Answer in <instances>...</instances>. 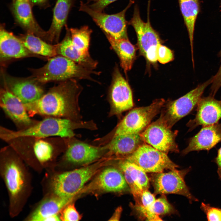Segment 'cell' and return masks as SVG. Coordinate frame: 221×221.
Returning a JSON list of instances; mask_svg holds the SVG:
<instances>
[{"label": "cell", "mask_w": 221, "mask_h": 221, "mask_svg": "<svg viewBox=\"0 0 221 221\" xmlns=\"http://www.w3.org/2000/svg\"><path fill=\"white\" fill-rule=\"evenodd\" d=\"M69 30L72 42L75 46L83 52L89 54L92 30L87 25L82 26L80 28H71Z\"/></svg>", "instance_id": "f546056e"}, {"label": "cell", "mask_w": 221, "mask_h": 221, "mask_svg": "<svg viewBox=\"0 0 221 221\" xmlns=\"http://www.w3.org/2000/svg\"><path fill=\"white\" fill-rule=\"evenodd\" d=\"M200 207L206 215L208 221H221V208L204 202L201 203Z\"/></svg>", "instance_id": "d6a6232c"}, {"label": "cell", "mask_w": 221, "mask_h": 221, "mask_svg": "<svg viewBox=\"0 0 221 221\" xmlns=\"http://www.w3.org/2000/svg\"><path fill=\"white\" fill-rule=\"evenodd\" d=\"M48 0H29L31 5L42 6L45 4Z\"/></svg>", "instance_id": "60d3db41"}, {"label": "cell", "mask_w": 221, "mask_h": 221, "mask_svg": "<svg viewBox=\"0 0 221 221\" xmlns=\"http://www.w3.org/2000/svg\"><path fill=\"white\" fill-rule=\"evenodd\" d=\"M119 167L137 204H139L142 194L149 187V179L142 169L134 163L122 158Z\"/></svg>", "instance_id": "d6986e66"}, {"label": "cell", "mask_w": 221, "mask_h": 221, "mask_svg": "<svg viewBox=\"0 0 221 221\" xmlns=\"http://www.w3.org/2000/svg\"><path fill=\"white\" fill-rule=\"evenodd\" d=\"M82 128L94 130L97 127L92 121L83 122L48 117L29 127L17 131L7 130L3 128L1 130L0 136L3 140L7 141L23 138L39 139L56 136L71 138L75 135V130Z\"/></svg>", "instance_id": "3957f363"}, {"label": "cell", "mask_w": 221, "mask_h": 221, "mask_svg": "<svg viewBox=\"0 0 221 221\" xmlns=\"http://www.w3.org/2000/svg\"><path fill=\"white\" fill-rule=\"evenodd\" d=\"M214 161L217 165V173L219 179L221 180V147L218 150L217 156Z\"/></svg>", "instance_id": "f35d334b"}, {"label": "cell", "mask_w": 221, "mask_h": 221, "mask_svg": "<svg viewBox=\"0 0 221 221\" xmlns=\"http://www.w3.org/2000/svg\"><path fill=\"white\" fill-rule=\"evenodd\" d=\"M43 198L26 218V220L43 221L50 215L60 214L72 199L62 197L52 193L45 194Z\"/></svg>", "instance_id": "ffe728a7"}, {"label": "cell", "mask_w": 221, "mask_h": 221, "mask_svg": "<svg viewBox=\"0 0 221 221\" xmlns=\"http://www.w3.org/2000/svg\"><path fill=\"white\" fill-rule=\"evenodd\" d=\"M106 162L100 161L80 168L64 172L55 169L47 171L43 181L45 193H52L73 199Z\"/></svg>", "instance_id": "277c9868"}, {"label": "cell", "mask_w": 221, "mask_h": 221, "mask_svg": "<svg viewBox=\"0 0 221 221\" xmlns=\"http://www.w3.org/2000/svg\"><path fill=\"white\" fill-rule=\"evenodd\" d=\"M111 47L118 56L120 65L126 73L131 68L135 59L136 49L128 38L115 39L104 33Z\"/></svg>", "instance_id": "4316f807"}, {"label": "cell", "mask_w": 221, "mask_h": 221, "mask_svg": "<svg viewBox=\"0 0 221 221\" xmlns=\"http://www.w3.org/2000/svg\"><path fill=\"white\" fill-rule=\"evenodd\" d=\"M30 70L32 75L30 77L41 83L71 79L93 80L92 75L100 74L60 55L50 58L41 68Z\"/></svg>", "instance_id": "5b68a950"}, {"label": "cell", "mask_w": 221, "mask_h": 221, "mask_svg": "<svg viewBox=\"0 0 221 221\" xmlns=\"http://www.w3.org/2000/svg\"><path fill=\"white\" fill-rule=\"evenodd\" d=\"M165 102L163 99H156L149 106L132 109L110 133L99 139L100 142L105 144L114 137L119 135L140 134L159 113Z\"/></svg>", "instance_id": "8992f818"}, {"label": "cell", "mask_w": 221, "mask_h": 221, "mask_svg": "<svg viewBox=\"0 0 221 221\" xmlns=\"http://www.w3.org/2000/svg\"><path fill=\"white\" fill-rule=\"evenodd\" d=\"M123 158L134 163L146 173H159L165 169L172 170L179 167L167 154L145 143L133 153Z\"/></svg>", "instance_id": "ba28073f"}, {"label": "cell", "mask_w": 221, "mask_h": 221, "mask_svg": "<svg viewBox=\"0 0 221 221\" xmlns=\"http://www.w3.org/2000/svg\"><path fill=\"white\" fill-rule=\"evenodd\" d=\"M83 88L75 79L61 81L37 100L24 104L30 116L40 115L81 121L79 98Z\"/></svg>", "instance_id": "6da1fadb"}, {"label": "cell", "mask_w": 221, "mask_h": 221, "mask_svg": "<svg viewBox=\"0 0 221 221\" xmlns=\"http://www.w3.org/2000/svg\"><path fill=\"white\" fill-rule=\"evenodd\" d=\"M117 0H87L86 4L92 9L103 12L110 3Z\"/></svg>", "instance_id": "e575fe53"}, {"label": "cell", "mask_w": 221, "mask_h": 221, "mask_svg": "<svg viewBox=\"0 0 221 221\" xmlns=\"http://www.w3.org/2000/svg\"><path fill=\"white\" fill-rule=\"evenodd\" d=\"M156 200L153 194L148 190H145L143 191L142 194L139 204L150 211L151 207Z\"/></svg>", "instance_id": "8d00e7d4"}, {"label": "cell", "mask_w": 221, "mask_h": 221, "mask_svg": "<svg viewBox=\"0 0 221 221\" xmlns=\"http://www.w3.org/2000/svg\"><path fill=\"white\" fill-rule=\"evenodd\" d=\"M213 76L184 96L165 102L160 117L172 128L179 120L189 114L197 105L205 88L211 83Z\"/></svg>", "instance_id": "52a82bcc"}, {"label": "cell", "mask_w": 221, "mask_h": 221, "mask_svg": "<svg viewBox=\"0 0 221 221\" xmlns=\"http://www.w3.org/2000/svg\"><path fill=\"white\" fill-rule=\"evenodd\" d=\"M221 118V100H218L210 95L201 97L197 105L195 118L187 124L189 131L199 126H205L218 122Z\"/></svg>", "instance_id": "e0dca14e"}, {"label": "cell", "mask_w": 221, "mask_h": 221, "mask_svg": "<svg viewBox=\"0 0 221 221\" xmlns=\"http://www.w3.org/2000/svg\"><path fill=\"white\" fill-rule=\"evenodd\" d=\"M122 211V208L121 207H118L116 209L113 215L110 217L109 220H119L120 218Z\"/></svg>", "instance_id": "ab89813d"}, {"label": "cell", "mask_w": 221, "mask_h": 221, "mask_svg": "<svg viewBox=\"0 0 221 221\" xmlns=\"http://www.w3.org/2000/svg\"><path fill=\"white\" fill-rule=\"evenodd\" d=\"M31 5L29 0L13 1L12 10L15 19L27 33L33 34L46 41L47 32L35 19Z\"/></svg>", "instance_id": "7402d4cb"}, {"label": "cell", "mask_w": 221, "mask_h": 221, "mask_svg": "<svg viewBox=\"0 0 221 221\" xmlns=\"http://www.w3.org/2000/svg\"><path fill=\"white\" fill-rule=\"evenodd\" d=\"M133 17L128 23L134 28L137 37V43L140 54L149 61L157 59V48L161 43L160 37L152 27L149 21V10L146 22L141 19L137 5L134 8Z\"/></svg>", "instance_id": "30bf717a"}, {"label": "cell", "mask_w": 221, "mask_h": 221, "mask_svg": "<svg viewBox=\"0 0 221 221\" xmlns=\"http://www.w3.org/2000/svg\"><path fill=\"white\" fill-rule=\"evenodd\" d=\"M74 3V0H57L53 10L52 23L46 31V42L51 44L58 43L61 31L66 25Z\"/></svg>", "instance_id": "cb8c5ba5"}, {"label": "cell", "mask_w": 221, "mask_h": 221, "mask_svg": "<svg viewBox=\"0 0 221 221\" xmlns=\"http://www.w3.org/2000/svg\"><path fill=\"white\" fill-rule=\"evenodd\" d=\"M221 141V123L203 126L191 138L188 144L182 152L185 155L193 151H209Z\"/></svg>", "instance_id": "44dd1931"}, {"label": "cell", "mask_w": 221, "mask_h": 221, "mask_svg": "<svg viewBox=\"0 0 221 221\" xmlns=\"http://www.w3.org/2000/svg\"><path fill=\"white\" fill-rule=\"evenodd\" d=\"M0 104L5 114L22 129L36 123L30 118L24 104L7 89L1 90Z\"/></svg>", "instance_id": "2e32d148"}, {"label": "cell", "mask_w": 221, "mask_h": 221, "mask_svg": "<svg viewBox=\"0 0 221 221\" xmlns=\"http://www.w3.org/2000/svg\"><path fill=\"white\" fill-rule=\"evenodd\" d=\"M109 98L110 116L119 115L131 109L134 106L132 91L128 82L116 65L113 72Z\"/></svg>", "instance_id": "4fadbf2b"}, {"label": "cell", "mask_w": 221, "mask_h": 221, "mask_svg": "<svg viewBox=\"0 0 221 221\" xmlns=\"http://www.w3.org/2000/svg\"><path fill=\"white\" fill-rule=\"evenodd\" d=\"M13 0L14 1V0Z\"/></svg>", "instance_id": "b9f144b4"}, {"label": "cell", "mask_w": 221, "mask_h": 221, "mask_svg": "<svg viewBox=\"0 0 221 221\" xmlns=\"http://www.w3.org/2000/svg\"><path fill=\"white\" fill-rule=\"evenodd\" d=\"M221 64L219 70L216 74L213 76V80L211 87L210 95L214 96L221 87V51L220 52Z\"/></svg>", "instance_id": "74e56055"}, {"label": "cell", "mask_w": 221, "mask_h": 221, "mask_svg": "<svg viewBox=\"0 0 221 221\" xmlns=\"http://www.w3.org/2000/svg\"><path fill=\"white\" fill-rule=\"evenodd\" d=\"M60 215L62 221H79L81 218V215L76 210L74 204L71 202L64 207Z\"/></svg>", "instance_id": "1f68e13d"}, {"label": "cell", "mask_w": 221, "mask_h": 221, "mask_svg": "<svg viewBox=\"0 0 221 221\" xmlns=\"http://www.w3.org/2000/svg\"><path fill=\"white\" fill-rule=\"evenodd\" d=\"M25 163L17 153L7 149L1 153L0 173L8 192L9 213L12 218L22 211L33 189L32 176Z\"/></svg>", "instance_id": "7a4b0ae2"}, {"label": "cell", "mask_w": 221, "mask_h": 221, "mask_svg": "<svg viewBox=\"0 0 221 221\" xmlns=\"http://www.w3.org/2000/svg\"><path fill=\"white\" fill-rule=\"evenodd\" d=\"M157 61L162 64L168 63L173 59V55L172 51L161 43L157 45Z\"/></svg>", "instance_id": "836d02e7"}, {"label": "cell", "mask_w": 221, "mask_h": 221, "mask_svg": "<svg viewBox=\"0 0 221 221\" xmlns=\"http://www.w3.org/2000/svg\"><path fill=\"white\" fill-rule=\"evenodd\" d=\"M66 34L64 39L60 43L56 44L57 55L67 58L76 63L91 70L97 67L98 62L93 59L89 54L83 52L73 44L69 29L65 25Z\"/></svg>", "instance_id": "d4e9b609"}, {"label": "cell", "mask_w": 221, "mask_h": 221, "mask_svg": "<svg viewBox=\"0 0 221 221\" xmlns=\"http://www.w3.org/2000/svg\"><path fill=\"white\" fill-rule=\"evenodd\" d=\"M159 117L149 124L140 134L143 142L156 149L167 154L178 153L179 149L175 140L178 131H173Z\"/></svg>", "instance_id": "7c38bea8"}, {"label": "cell", "mask_w": 221, "mask_h": 221, "mask_svg": "<svg viewBox=\"0 0 221 221\" xmlns=\"http://www.w3.org/2000/svg\"><path fill=\"white\" fill-rule=\"evenodd\" d=\"M180 7L188 31L192 62L194 63L193 42L195 25L200 10L199 0H179Z\"/></svg>", "instance_id": "83f0119b"}, {"label": "cell", "mask_w": 221, "mask_h": 221, "mask_svg": "<svg viewBox=\"0 0 221 221\" xmlns=\"http://www.w3.org/2000/svg\"><path fill=\"white\" fill-rule=\"evenodd\" d=\"M134 2L133 0H130L127 6L120 12L108 14L103 12L95 11L80 1L79 10L89 15L104 33L108 34L117 39L128 38L127 22L125 14Z\"/></svg>", "instance_id": "9c48e42d"}, {"label": "cell", "mask_w": 221, "mask_h": 221, "mask_svg": "<svg viewBox=\"0 0 221 221\" xmlns=\"http://www.w3.org/2000/svg\"><path fill=\"white\" fill-rule=\"evenodd\" d=\"M36 55L29 50L21 40L6 30L3 25L0 30L1 60L18 59Z\"/></svg>", "instance_id": "603a6c76"}, {"label": "cell", "mask_w": 221, "mask_h": 221, "mask_svg": "<svg viewBox=\"0 0 221 221\" xmlns=\"http://www.w3.org/2000/svg\"><path fill=\"white\" fill-rule=\"evenodd\" d=\"M191 169L189 167L181 170L175 169L167 173H156L152 178L155 194H178L186 197L191 203L198 201L184 181L185 176Z\"/></svg>", "instance_id": "8fae6325"}, {"label": "cell", "mask_w": 221, "mask_h": 221, "mask_svg": "<svg viewBox=\"0 0 221 221\" xmlns=\"http://www.w3.org/2000/svg\"><path fill=\"white\" fill-rule=\"evenodd\" d=\"M19 37L25 47L35 54L49 57L57 55L56 44H50L33 34L27 33Z\"/></svg>", "instance_id": "f1b7e54d"}, {"label": "cell", "mask_w": 221, "mask_h": 221, "mask_svg": "<svg viewBox=\"0 0 221 221\" xmlns=\"http://www.w3.org/2000/svg\"><path fill=\"white\" fill-rule=\"evenodd\" d=\"M144 143L140 134H130L115 136L105 145L108 153L124 158L133 153Z\"/></svg>", "instance_id": "484cf974"}, {"label": "cell", "mask_w": 221, "mask_h": 221, "mask_svg": "<svg viewBox=\"0 0 221 221\" xmlns=\"http://www.w3.org/2000/svg\"><path fill=\"white\" fill-rule=\"evenodd\" d=\"M108 152L105 145L95 146L74 140L66 148L62 160L73 164H86L99 159Z\"/></svg>", "instance_id": "5bb4252c"}, {"label": "cell", "mask_w": 221, "mask_h": 221, "mask_svg": "<svg viewBox=\"0 0 221 221\" xmlns=\"http://www.w3.org/2000/svg\"><path fill=\"white\" fill-rule=\"evenodd\" d=\"M4 76L7 89L24 104L37 100L44 94V90L38 83H39L30 77L23 79L5 74Z\"/></svg>", "instance_id": "ac0fdd59"}, {"label": "cell", "mask_w": 221, "mask_h": 221, "mask_svg": "<svg viewBox=\"0 0 221 221\" xmlns=\"http://www.w3.org/2000/svg\"><path fill=\"white\" fill-rule=\"evenodd\" d=\"M150 211L157 215H165L174 211V208L168 202L164 194L156 199L150 209Z\"/></svg>", "instance_id": "4dcf8cb0"}, {"label": "cell", "mask_w": 221, "mask_h": 221, "mask_svg": "<svg viewBox=\"0 0 221 221\" xmlns=\"http://www.w3.org/2000/svg\"><path fill=\"white\" fill-rule=\"evenodd\" d=\"M129 186L120 171L112 167L102 171L85 189L86 192H122Z\"/></svg>", "instance_id": "9a60e30c"}, {"label": "cell", "mask_w": 221, "mask_h": 221, "mask_svg": "<svg viewBox=\"0 0 221 221\" xmlns=\"http://www.w3.org/2000/svg\"><path fill=\"white\" fill-rule=\"evenodd\" d=\"M136 210L141 215L148 220L161 221L162 219L158 215L144 207L140 204H135L134 206Z\"/></svg>", "instance_id": "d590c367"}]
</instances>
